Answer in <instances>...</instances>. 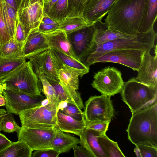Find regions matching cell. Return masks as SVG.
<instances>
[{"instance_id": "cell-1", "label": "cell", "mask_w": 157, "mask_h": 157, "mask_svg": "<svg viewBox=\"0 0 157 157\" xmlns=\"http://www.w3.org/2000/svg\"><path fill=\"white\" fill-rule=\"evenodd\" d=\"M148 2V0H116L105 22L110 29L127 34L144 33L143 26Z\"/></svg>"}, {"instance_id": "cell-2", "label": "cell", "mask_w": 157, "mask_h": 157, "mask_svg": "<svg viewBox=\"0 0 157 157\" xmlns=\"http://www.w3.org/2000/svg\"><path fill=\"white\" fill-rule=\"evenodd\" d=\"M126 131L128 140L135 145L157 148V102L132 114Z\"/></svg>"}, {"instance_id": "cell-3", "label": "cell", "mask_w": 157, "mask_h": 157, "mask_svg": "<svg viewBox=\"0 0 157 157\" xmlns=\"http://www.w3.org/2000/svg\"><path fill=\"white\" fill-rule=\"evenodd\" d=\"M157 34L153 28L148 32L140 34L136 36L122 38L96 45L94 50L87 57L85 65L89 67L94 64L97 59L111 51L126 49L146 51L154 48Z\"/></svg>"}, {"instance_id": "cell-4", "label": "cell", "mask_w": 157, "mask_h": 157, "mask_svg": "<svg viewBox=\"0 0 157 157\" xmlns=\"http://www.w3.org/2000/svg\"><path fill=\"white\" fill-rule=\"evenodd\" d=\"M122 100L132 114L157 102V86H149L132 78L124 83L121 92Z\"/></svg>"}, {"instance_id": "cell-5", "label": "cell", "mask_w": 157, "mask_h": 157, "mask_svg": "<svg viewBox=\"0 0 157 157\" xmlns=\"http://www.w3.org/2000/svg\"><path fill=\"white\" fill-rule=\"evenodd\" d=\"M0 83L6 88L23 93L33 97L41 95L42 86L38 76L26 61L5 77Z\"/></svg>"}, {"instance_id": "cell-6", "label": "cell", "mask_w": 157, "mask_h": 157, "mask_svg": "<svg viewBox=\"0 0 157 157\" xmlns=\"http://www.w3.org/2000/svg\"><path fill=\"white\" fill-rule=\"evenodd\" d=\"M59 107L48 102L23 110L18 115L21 127L34 128H57V114Z\"/></svg>"}, {"instance_id": "cell-7", "label": "cell", "mask_w": 157, "mask_h": 157, "mask_svg": "<svg viewBox=\"0 0 157 157\" xmlns=\"http://www.w3.org/2000/svg\"><path fill=\"white\" fill-rule=\"evenodd\" d=\"M92 87L101 93L111 97L120 93L124 82L121 71L114 67L107 66L96 73Z\"/></svg>"}, {"instance_id": "cell-8", "label": "cell", "mask_w": 157, "mask_h": 157, "mask_svg": "<svg viewBox=\"0 0 157 157\" xmlns=\"http://www.w3.org/2000/svg\"><path fill=\"white\" fill-rule=\"evenodd\" d=\"M111 97L102 94L92 96L85 103L84 114L87 122H111L114 110Z\"/></svg>"}, {"instance_id": "cell-9", "label": "cell", "mask_w": 157, "mask_h": 157, "mask_svg": "<svg viewBox=\"0 0 157 157\" xmlns=\"http://www.w3.org/2000/svg\"><path fill=\"white\" fill-rule=\"evenodd\" d=\"M44 0H21L17 11V18L26 38L30 32L40 23L44 12Z\"/></svg>"}, {"instance_id": "cell-10", "label": "cell", "mask_w": 157, "mask_h": 157, "mask_svg": "<svg viewBox=\"0 0 157 157\" xmlns=\"http://www.w3.org/2000/svg\"><path fill=\"white\" fill-rule=\"evenodd\" d=\"M95 33L92 25L67 34L74 54L84 64L87 57L93 52L96 46Z\"/></svg>"}, {"instance_id": "cell-11", "label": "cell", "mask_w": 157, "mask_h": 157, "mask_svg": "<svg viewBox=\"0 0 157 157\" xmlns=\"http://www.w3.org/2000/svg\"><path fill=\"white\" fill-rule=\"evenodd\" d=\"M2 94L5 99L7 112L18 115L22 111L42 105L46 99L42 94L33 97L8 89H5Z\"/></svg>"}, {"instance_id": "cell-12", "label": "cell", "mask_w": 157, "mask_h": 157, "mask_svg": "<svg viewBox=\"0 0 157 157\" xmlns=\"http://www.w3.org/2000/svg\"><path fill=\"white\" fill-rule=\"evenodd\" d=\"M56 128L39 129L21 126V130L17 133V136L19 140L25 141L33 151L52 148L51 143Z\"/></svg>"}, {"instance_id": "cell-13", "label": "cell", "mask_w": 157, "mask_h": 157, "mask_svg": "<svg viewBox=\"0 0 157 157\" xmlns=\"http://www.w3.org/2000/svg\"><path fill=\"white\" fill-rule=\"evenodd\" d=\"M56 71L62 86L71 99L73 104L80 109L84 108L81 94L77 91L79 89V77H82L84 74L65 66L57 69Z\"/></svg>"}, {"instance_id": "cell-14", "label": "cell", "mask_w": 157, "mask_h": 157, "mask_svg": "<svg viewBox=\"0 0 157 157\" xmlns=\"http://www.w3.org/2000/svg\"><path fill=\"white\" fill-rule=\"evenodd\" d=\"M144 51L126 49L116 50L105 53L94 62L96 63L112 62L120 64L137 71L140 65Z\"/></svg>"}, {"instance_id": "cell-15", "label": "cell", "mask_w": 157, "mask_h": 157, "mask_svg": "<svg viewBox=\"0 0 157 157\" xmlns=\"http://www.w3.org/2000/svg\"><path fill=\"white\" fill-rule=\"evenodd\" d=\"M34 73L37 76L41 73L46 76L59 80L56 70L57 62L51 48L28 58Z\"/></svg>"}, {"instance_id": "cell-16", "label": "cell", "mask_w": 157, "mask_h": 157, "mask_svg": "<svg viewBox=\"0 0 157 157\" xmlns=\"http://www.w3.org/2000/svg\"><path fill=\"white\" fill-rule=\"evenodd\" d=\"M154 56L150 53L151 50L144 51L141 62L137 71L138 73L136 77L139 82L152 86H157V45L155 47Z\"/></svg>"}, {"instance_id": "cell-17", "label": "cell", "mask_w": 157, "mask_h": 157, "mask_svg": "<svg viewBox=\"0 0 157 157\" xmlns=\"http://www.w3.org/2000/svg\"><path fill=\"white\" fill-rule=\"evenodd\" d=\"M116 0H88L85 3L82 17L90 25L101 21Z\"/></svg>"}, {"instance_id": "cell-18", "label": "cell", "mask_w": 157, "mask_h": 157, "mask_svg": "<svg viewBox=\"0 0 157 157\" xmlns=\"http://www.w3.org/2000/svg\"><path fill=\"white\" fill-rule=\"evenodd\" d=\"M51 48L44 34L38 27L32 30L27 36L23 48L22 57H29Z\"/></svg>"}, {"instance_id": "cell-19", "label": "cell", "mask_w": 157, "mask_h": 157, "mask_svg": "<svg viewBox=\"0 0 157 157\" xmlns=\"http://www.w3.org/2000/svg\"><path fill=\"white\" fill-rule=\"evenodd\" d=\"M92 25L95 29L94 40L96 46L115 40L133 37L138 35H129L111 29L106 22L101 21Z\"/></svg>"}, {"instance_id": "cell-20", "label": "cell", "mask_w": 157, "mask_h": 157, "mask_svg": "<svg viewBox=\"0 0 157 157\" xmlns=\"http://www.w3.org/2000/svg\"><path fill=\"white\" fill-rule=\"evenodd\" d=\"M44 34L51 48L78 59L73 52L67 34L64 31L58 29Z\"/></svg>"}, {"instance_id": "cell-21", "label": "cell", "mask_w": 157, "mask_h": 157, "mask_svg": "<svg viewBox=\"0 0 157 157\" xmlns=\"http://www.w3.org/2000/svg\"><path fill=\"white\" fill-rule=\"evenodd\" d=\"M57 118V128L64 132L79 136L86 128V122L85 118L77 120L58 110Z\"/></svg>"}, {"instance_id": "cell-22", "label": "cell", "mask_w": 157, "mask_h": 157, "mask_svg": "<svg viewBox=\"0 0 157 157\" xmlns=\"http://www.w3.org/2000/svg\"><path fill=\"white\" fill-rule=\"evenodd\" d=\"M105 134L103 132L86 128L79 136L80 141L94 157H107L98 141V137Z\"/></svg>"}, {"instance_id": "cell-23", "label": "cell", "mask_w": 157, "mask_h": 157, "mask_svg": "<svg viewBox=\"0 0 157 157\" xmlns=\"http://www.w3.org/2000/svg\"><path fill=\"white\" fill-rule=\"evenodd\" d=\"M80 142V139L69 134L65 133L56 128L51 147L60 154L68 152Z\"/></svg>"}, {"instance_id": "cell-24", "label": "cell", "mask_w": 157, "mask_h": 157, "mask_svg": "<svg viewBox=\"0 0 157 157\" xmlns=\"http://www.w3.org/2000/svg\"><path fill=\"white\" fill-rule=\"evenodd\" d=\"M51 48L56 59L58 69L65 66L74 70L79 71L84 75L88 73L89 67L79 60L67 55L55 49Z\"/></svg>"}, {"instance_id": "cell-25", "label": "cell", "mask_w": 157, "mask_h": 157, "mask_svg": "<svg viewBox=\"0 0 157 157\" xmlns=\"http://www.w3.org/2000/svg\"><path fill=\"white\" fill-rule=\"evenodd\" d=\"M33 151L25 141L18 140L0 152V157H31Z\"/></svg>"}, {"instance_id": "cell-26", "label": "cell", "mask_w": 157, "mask_h": 157, "mask_svg": "<svg viewBox=\"0 0 157 157\" xmlns=\"http://www.w3.org/2000/svg\"><path fill=\"white\" fill-rule=\"evenodd\" d=\"M24 43L18 41L14 37L0 44V55L6 57H22Z\"/></svg>"}, {"instance_id": "cell-27", "label": "cell", "mask_w": 157, "mask_h": 157, "mask_svg": "<svg viewBox=\"0 0 157 157\" xmlns=\"http://www.w3.org/2000/svg\"><path fill=\"white\" fill-rule=\"evenodd\" d=\"M26 61L23 57L9 58L0 55V80L3 78Z\"/></svg>"}, {"instance_id": "cell-28", "label": "cell", "mask_w": 157, "mask_h": 157, "mask_svg": "<svg viewBox=\"0 0 157 157\" xmlns=\"http://www.w3.org/2000/svg\"><path fill=\"white\" fill-rule=\"evenodd\" d=\"M98 141L107 157L125 156L119 148L117 143L110 139L106 134L98 137Z\"/></svg>"}, {"instance_id": "cell-29", "label": "cell", "mask_w": 157, "mask_h": 157, "mask_svg": "<svg viewBox=\"0 0 157 157\" xmlns=\"http://www.w3.org/2000/svg\"><path fill=\"white\" fill-rule=\"evenodd\" d=\"M46 13L59 24L67 17L68 0H58Z\"/></svg>"}, {"instance_id": "cell-30", "label": "cell", "mask_w": 157, "mask_h": 157, "mask_svg": "<svg viewBox=\"0 0 157 157\" xmlns=\"http://www.w3.org/2000/svg\"><path fill=\"white\" fill-rule=\"evenodd\" d=\"M59 29L67 34L91 25L82 17H67L59 24Z\"/></svg>"}, {"instance_id": "cell-31", "label": "cell", "mask_w": 157, "mask_h": 157, "mask_svg": "<svg viewBox=\"0 0 157 157\" xmlns=\"http://www.w3.org/2000/svg\"><path fill=\"white\" fill-rule=\"evenodd\" d=\"M3 15L5 23L11 37L14 36L17 19V11L2 0Z\"/></svg>"}, {"instance_id": "cell-32", "label": "cell", "mask_w": 157, "mask_h": 157, "mask_svg": "<svg viewBox=\"0 0 157 157\" xmlns=\"http://www.w3.org/2000/svg\"><path fill=\"white\" fill-rule=\"evenodd\" d=\"M157 0H148L146 17L143 26V33H146L153 28L157 19Z\"/></svg>"}, {"instance_id": "cell-33", "label": "cell", "mask_w": 157, "mask_h": 157, "mask_svg": "<svg viewBox=\"0 0 157 157\" xmlns=\"http://www.w3.org/2000/svg\"><path fill=\"white\" fill-rule=\"evenodd\" d=\"M40 82L41 92L44 94L48 101L59 107L55 90L47 80L45 75L43 73H40L38 76Z\"/></svg>"}, {"instance_id": "cell-34", "label": "cell", "mask_w": 157, "mask_h": 157, "mask_svg": "<svg viewBox=\"0 0 157 157\" xmlns=\"http://www.w3.org/2000/svg\"><path fill=\"white\" fill-rule=\"evenodd\" d=\"M21 129V127L16 122L13 114L7 112L1 120L0 131H2L8 133L15 132L17 133Z\"/></svg>"}, {"instance_id": "cell-35", "label": "cell", "mask_w": 157, "mask_h": 157, "mask_svg": "<svg viewBox=\"0 0 157 157\" xmlns=\"http://www.w3.org/2000/svg\"><path fill=\"white\" fill-rule=\"evenodd\" d=\"M46 77L55 90L59 106L61 103L63 102L73 104L71 99L62 86L59 80L47 76Z\"/></svg>"}, {"instance_id": "cell-36", "label": "cell", "mask_w": 157, "mask_h": 157, "mask_svg": "<svg viewBox=\"0 0 157 157\" xmlns=\"http://www.w3.org/2000/svg\"><path fill=\"white\" fill-rule=\"evenodd\" d=\"M68 7L67 17H82L84 0H68Z\"/></svg>"}, {"instance_id": "cell-37", "label": "cell", "mask_w": 157, "mask_h": 157, "mask_svg": "<svg viewBox=\"0 0 157 157\" xmlns=\"http://www.w3.org/2000/svg\"><path fill=\"white\" fill-rule=\"evenodd\" d=\"M66 105L59 108L58 110L65 114L70 116L76 120L80 121L85 118L83 111L74 104L67 103Z\"/></svg>"}, {"instance_id": "cell-38", "label": "cell", "mask_w": 157, "mask_h": 157, "mask_svg": "<svg viewBox=\"0 0 157 157\" xmlns=\"http://www.w3.org/2000/svg\"><path fill=\"white\" fill-rule=\"evenodd\" d=\"M134 152L137 157H157V148L143 145H137Z\"/></svg>"}, {"instance_id": "cell-39", "label": "cell", "mask_w": 157, "mask_h": 157, "mask_svg": "<svg viewBox=\"0 0 157 157\" xmlns=\"http://www.w3.org/2000/svg\"><path fill=\"white\" fill-rule=\"evenodd\" d=\"M11 38L3 17L2 0H0V44L6 42Z\"/></svg>"}, {"instance_id": "cell-40", "label": "cell", "mask_w": 157, "mask_h": 157, "mask_svg": "<svg viewBox=\"0 0 157 157\" xmlns=\"http://www.w3.org/2000/svg\"><path fill=\"white\" fill-rule=\"evenodd\" d=\"M79 144L80 146H78L77 144L72 148L74 157H94L85 145L81 141Z\"/></svg>"}, {"instance_id": "cell-41", "label": "cell", "mask_w": 157, "mask_h": 157, "mask_svg": "<svg viewBox=\"0 0 157 157\" xmlns=\"http://www.w3.org/2000/svg\"><path fill=\"white\" fill-rule=\"evenodd\" d=\"M59 155L52 149H45L35 150L31 157H57Z\"/></svg>"}, {"instance_id": "cell-42", "label": "cell", "mask_w": 157, "mask_h": 157, "mask_svg": "<svg viewBox=\"0 0 157 157\" xmlns=\"http://www.w3.org/2000/svg\"><path fill=\"white\" fill-rule=\"evenodd\" d=\"M110 123V122L103 121L86 122V128L106 132Z\"/></svg>"}, {"instance_id": "cell-43", "label": "cell", "mask_w": 157, "mask_h": 157, "mask_svg": "<svg viewBox=\"0 0 157 157\" xmlns=\"http://www.w3.org/2000/svg\"><path fill=\"white\" fill-rule=\"evenodd\" d=\"M13 37L18 41L24 43H25L26 39L24 29L17 18Z\"/></svg>"}, {"instance_id": "cell-44", "label": "cell", "mask_w": 157, "mask_h": 157, "mask_svg": "<svg viewBox=\"0 0 157 157\" xmlns=\"http://www.w3.org/2000/svg\"><path fill=\"white\" fill-rule=\"evenodd\" d=\"M59 24L49 25L40 23L38 27V29L40 32L43 34H45L59 29Z\"/></svg>"}, {"instance_id": "cell-45", "label": "cell", "mask_w": 157, "mask_h": 157, "mask_svg": "<svg viewBox=\"0 0 157 157\" xmlns=\"http://www.w3.org/2000/svg\"><path fill=\"white\" fill-rule=\"evenodd\" d=\"M13 142L4 134L0 132V152L8 147Z\"/></svg>"}, {"instance_id": "cell-46", "label": "cell", "mask_w": 157, "mask_h": 157, "mask_svg": "<svg viewBox=\"0 0 157 157\" xmlns=\"http://www.w3.org/2000/svg\"><path fill=\"white\" fill-rule=\"evenodd\" d=\"M41 23L49 25L59 24L56 21L49 17L44 11L43 16Z\"/></svg>"}, {"instance_id": "cell-47", "label": "cell", "mask_w": 157, "mask_h": 157, "mask_svg": "<svg viewBox=\"0 0 157 157\" xmlns=\"http://www.w3.org/2000/svg\"><path fill=\"white\" fill-rule=\"evenodd\" d=\"M44 11L45 13L48 12L58 0H44Z\"/></svg>"}, {"instance_id": "cell-48", "label": "cell", "mask_w": 157, "mask_h": 157, "mask_svg": "<svg viewBox=\"0 0 157 157\" xmlns=\"http://www.w3.org/2000/svg\"><path fill=\"white\" fill-rule=\"evenodd\" d=\"M10 6L14 8L17 11L21 0H4Z\"/></svg>"}, {"instance_id": "cell-49", "label": "cell", "mask_w": 157, "mask_h": 157, "mask_svg": "<svg viewBox=\"0 0 157 157\" xmlns=\"http://www.w3.org/2000/svg\"><path fill=\"white\" fill-rule=\"evenodd\" d=\"M2 94H0V106H5L6 104L5 98Z\"/></svg>"}, {"instance_id": "cell-50", "label": "cell", "mask_w": 157, "mask_h": 157, "mask_svg": "<svg viewBox=\"0 0 157 157\" xmlns=\"http://www.w3.org/2000/svg\"><path fill=\"white\" fill-rule=\"evenodd\" d=\"M6 89L5 87L0 83V94H2L4 90Z\"/></svg>"}, {"instance_id": "cell-51", "label": "cell", "mask_w": 157, "mask_h": 157, "mask_svg": "<svg viewBox=\"0 0 157 157\" xmlns=\"http://www.w3.org/2000/svg\"><path fill=\"white\" fill-rule=\"evenodd\" d=\"M7 113H6L3 114L1 115V116H0V126L1 121L2 119L6 115Z\"/></svg>"}, {"instance_id": "cell-52", "label": "cell", "mask_w": 157, "mask_h": 157, "mask_svg": "<svg viewBox=\"0 0 157 157\" xmlns=\"http://www.w3.org/2000/svg\"><path fill=\"white\" fill-rule=\"evenodd\" d=\"M87 0H84V5H85V3L87 1Z\"/></svg>"}]
</instances>
